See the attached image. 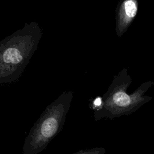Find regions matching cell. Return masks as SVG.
<instances>
[{"mask_svg":"<svg viewBox=\"0 0 154 154\" xmlns=\"http://www.w3.org/2000/svg\"><path fill=\"white\" fill-rule=\"evenodd\" d=\"M73 98L64 92L49 104L31 128L25 139L22 154H38L62 130Z\"/></svg>","mask_w":154,"mask_h":154,"instance_id":"obj_1","label":"cell"},{"mask_svg":"<svg viewBox=\"0 0 154 154\" xmlns=\"http://www.w3.org/2000/svg\"><path fill=\"white\" fill-rule=\"evenodd\" d=\"M39 32L29 26L0 43V84L18 78L37 47Z\"/></svg>","mask_w":154,"mask_h":154,"instance_id":"obj_2","label":"cell"},{"mask_svg":"<svg viewBox=\"0 0 154 154\" xmlns=\"http://www.w3.org/2000/svg\"><path fill=\"white\" fill-rule=\"evenodd\" d=\"M138 5L137 0H123L119 8L116 16V32L119 37L127 30L137 15Z\"/></svg>","mask_w":154,"mask_h":154,"instance_id":"obj_3","label":"cell"},{"mask_svg":"<svg viewBox=\"0 0 154 154\" xmlns=\"http://www.w3.org/2000/svg\"><path fill=\"white\" fill-rule=\"evenodd\" d=\"M113 102L119 106H127L131 102V97L123 91H117L112 95Z\"/></svg>","mask_w":154,"mask_h":154,"instance_id":"obj_4","label":"cell"},{"mask_svg":"<svg viewBox=\"0 0 154 154\" xmlns=\"http://www.w3.org/2000/svg\"><path fill=\"white\" fill-rule=\"evenodd\" d=\"M72 154H99V152L96 150H81L78 152Z\"/></svg>","mask_w":154,"mask_h":154,"instance_id":"obj_5","label":"cell"},{"mask_svg":"<svg viewBox=\"0 0 154 154\" xmlns=\"http://www.w3.org/2000/svg\"><path fill=\"white\" fill-rule=\"evenodd\" d=\"M93 103H94V105H96V106H100L102 103V100L100 97H97L94 100Z\"/></svg>","mask_w":154,"mask_h":154,"instance_id":"obj_6","label":"cell"}]
</instances>
